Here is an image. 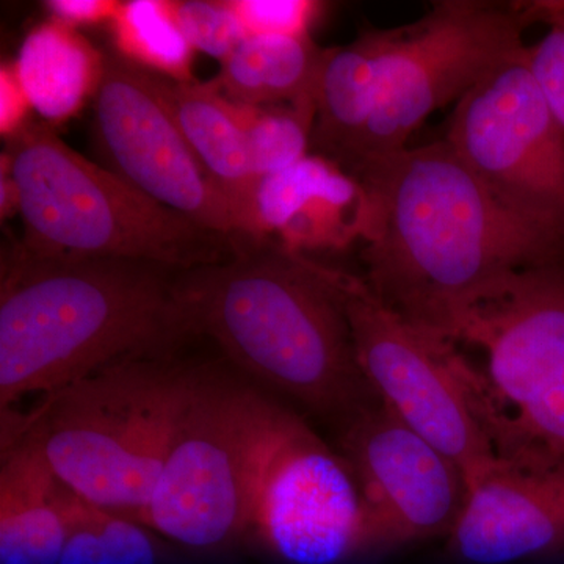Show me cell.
<instances>
[{
	"instance_id": "1",
	"label": "cell",
	"mask_w": 564,
	"mask_h": 564,
	"mask_svg": "<svg viewBox=\"0 0 564 564\" xmlns=\"http://www.w3.org/2000/svg\"><path fill=\"white\" fill-rule=\"evenodd\" d=\"M356 180L380 212L362 278L422 328L508 274L564 262V237L505 207L445 140L369 163Z\"/></svg>"
},
{
	"instance_id": "2",
	"label": "cell",
	"mask_w": 564,
	"mask_h": 564,
	"mask_svg": "<svg viewBox=\"0 0 564 564\" xmlns=\"http://www.w3.org/2000/svg\"><path fill=\"white\" fill-rule=\"evenodd\" d=\"M181 270L11 248L0 285V408L50 395L111 364L170 358L191 339Z\"/></svg>"
},
{
	"instance_id": "3",
	"label": "cell",
	"mask_w": 564,
	"mask_h": 564,
	"mask_svg": "<svg viewBox=\"0 0 564 564\" xmlns=\"http://www.w3.org/2000/svg\"><path fill=\"white\" fill-rule=\"evenodd\" d=\"M192 336H207L256 381L334 423L373 399L350 325L317 261L239 236L231 258L181 270Z\"/></svg>"
},
{
	"instance_id": "4",
	"label": "cell",
	"mask_w": 564,
	"mask_h": 564,
	"mask_svg": "<svg viewBox=\"0 0 564 564\" xmlns=\"http://www.w3.org/2000/svg\"><path fill=\"white\" fill-rule=\"evenodd\" d=\"M426 332L447 345L497 462L564 480V262L486 285Z\"/></svg>"
},
{
	"instance_id": "5",
	"label": "cell",
	"mask_w": 564,
	"mask_h": 564,
	"mask_svg": "<svg viewBox=\"0 0 564 564\" xmlns=\"http://www.w3.org/2000/svg\"><path fill=\"white\" fill-rule=\"evenodd\" d=\"M192 367L174 356L111 364L31 413H2V445H31L70 492L141 524Z\"/></svg>"
},
{
	"instance_id": "6",
	"label": "cell",
	"mask_w": 564,
	"mask_h": 564,
	"mask_svg": "<svg viewBox=\"0 0 564 564\" xmlns=\"http://www.w3.org/2000/svg\"><path fill=\"white\" fill-rule=\"evenodd\" d=\"M3 152L17 184L22 250L129 259L188 270L231 258L239 236L212 231L88 161L52 128L29 121Z\"/></svg>"
},
{
	"instance_id": "7",
	"label": "cell",
	"mask_w": 564,
	"mask_h": 564,
	"mask_svg": "<svg viewBox=\"0 0 564 564\" xmlns=\"http://www.w3.org/2000/svg\"><path fill=\"white\" fill-rule=\"evenodd\" d=\"M278 404L220 369L193 366L141 524L191 554L242 545Z\"/></svg>"
},
{
	"instance_id": "8",
	"label": "cell",
	"mask_w": 564,
	"mask_h": 564,
	"mask_svg": "<svg viewBox=\"0 0 564 564\" xmlns=\"http://www.w3.org/2000/svg\"><path fill=\"white\" fill-rule=\"evenodd\" d=\"M525 25L514 3L444 0L414 24L389 29L377 106L348 173L356 177L369 163L408 148L433 111L458 102L521 55Z\"/></svg>"
},
{
	"instance_id": "9",
	"label": "cell",
	"mask_w": 564,
	"mask_h": 564,
	"mask_svg": "<svg viewBox=\"0 0 564 564\" xmlns=\"http://www.w3.org/2000/svg\"><path fill=\"white\" fill-rule=\"evenodd\" d=\"M350 325L356 361L373 395L473 477L497 462L443 339L384 303L358 274L318 262Z\"/></svg>"
},
{
	"instance_id": "10",
	"label": "cell",
	"mask_w": 564,
	"mask_h": 564,
	"mask_svg": "<svg viewBox=\"0 0 564 564\" xmlns=\"http://www.w3.org/2000/svg\"><path fill=\"white\" fill-rule=\"evenodd\" d=\"M250 538L284 564H347L380 545L350 464L278 404Z\"/></svg>"
},
{
	"instance_id": "11",
	"label": "cell",
	"mask_w": 564,
	"mask_h": 564,
	"mask_svg": "<svg viewBox=\"0 0 564 564\" xmlns=\"http://www.w3.org/2000/svg\"><path fill=\"white\" fill-rule=\"evenodd\" d=\"M525 54L456 102L445 141L505 207L564 237V128Z\"/></svg>"
},
{
	"instance_id": "12",
	"label": "cell",
	"mask_w": 564,
	"mask_h": 564,
	"mask_svg": "<svg viewBox=\"0 0 564 564\" xmlns=\"http://www.w3.org/2000/svg\"><path fill=\"white\" fill-rule=\"evenodd\" d=\"M93 126L111 172L204 228L243 236L236 207L182 133L158 74L106 55Z\"/></svg>"
},
{
	"instance_id": "13",
	"label": "cell",
	"mask_w": 564,
	"mask_h": 564,
	"mask_svg": "<svg viewBox=\"0 0 564 564\" xmlns=\"http://www.w3.org/2000/svg\"><path fill=\"white\" fill-rule=\"evenodd\" d=\"M380 545L451 533L466 502L462 467L377 397L337 423Z\"/></svg>"
},
{
	"instance_id": "14",
	"label": "cell",
	"mask_w": 564,
	"mask_h": 564,
	"mask_svg": "<svg viewBox=\"0 0 564 564\" xmlns=\"http://www.w3.org/2000/svg\"><path fill=\"white\" fill-rule=\"evenodd\" d=\"M378 220L380 212L369 188L336 162L310 152L295 165L256 182L243 231L310 256L369 243L377 236Z\"/></svg>"
},
{
	"instance_id": "15",
	"label": "cell",
	"mask_w": 564,
	"mask_h": 564,
	"mask_svg": "<svg viewBox=\"0 0 564 564\" xmlns=\"http://www.w3.org/2000/svg\"><path fill=\"white\" fill-rule=\"evenodd\" d=\"M452 552L473 564H508L564 545V480L496 462L467 478Z\"/></svg>"
},
{
	"instance_id": "16",
	"label": "cell",
	"mask_w": 564,
	"mask_h": 564,
	"mask_svg": "<svg viewBox=\"0 0 564 564\" xmlns=\"http://www.w3.org/2000/svg\"><path fill=\"white\" fill-rule=\"evenodd\" d=\"M70 494L31 445H2L0 564L61 563Z\"/></svg>"
},
{
	"instance_id": "17",
	"label": "cell",
	"mask_w": 564,
	"mask_h": 564,
	"mask_svg": "<svg viewBox=\"0 0 564 564\" xmlns=\"http://www.w3.org/2000/svg\"><path fill=\"white\" fill-rule=\"evenodd\" d=\"M389 29H372L344 47H329L315 90L311 152L350 172L380 91Z\"/></svg>"
},
{
	"instance_id": "18",
	"label": "cell",
	"mask_w": 564,
	"mask_h": 564,
	"mask_svg": "<svg viewBox=\"0 0 564 564\" xmlns=\"http://www.w3.org/2000/svg\"><path fill=\"white\" fill-rule=\"evenodd\" d=\"M159 82L192 150L236 207L245 236V212L258 177L236 104L221 95L214 80L202 84L159 76Z\"/></svg>"
},
{
	"instance_id": "19",
	"label": "cell",
	"mask_w": 564,
	"mask_h": 564,
	"mask_svg": "<svg viewBox=\"0 0 564 564\" xmlns=\"http://www.w3.org/2000/svg\"><path fill=\"white\" fill-rule=\"evenodd\" d=\"M106 55L76 29L51 20L22 41L14 68L32 109L52 124L76 117L95 99Z\"/></svg>"
},
{
	"instance_id": "20",
	"label": "cell",
	"mask_w": 564,
	"mask_h": 564,
	"mask_svg": "<svg viewBox=\"0 0 564 564\" xmlns=\"http://www.w3.org/2000/svg\"><path fill=\"white\" fill-rule=\"evenodd\" d=\"M328 52L311 36H247L214 82L229 101L245 106L315 104Z\"/></svg>"
},
{
	"instance_id": "21",
	"label": "cell",
	"mask_w": 564,
	"mask_h": 564,
	"mask_svg": "<svg viewBox=\"0 0 564 564\" xmlns=\"http://www.w3.org/2000/svg\"><path fill=\"white\" fill-rule=\"evenodd\" d=\"M169 549L147 525L70 494L68 536L58 564H169Z\"/></svg>"
},
{
	"instance_id": "22",
	"label": "cell",
	"mask_w": 564,
	"mask_h": 564,
	"mask_svg": "<svg viewBox=\"0 0 564 564\" xmlns=\"http://www.w3.org/2000/svg\"><path fill=\"white\" fill-rule=\"evenodd\" d=\"M110 24L122 58L165 79L193 80V47L177 22L174 2H121Z\"/></svg>"
},
{
	"instance_id": "23",
	"label": "cell",
	"mask_w": 564,
	"mask_h": 564,
	"mask_svg": "<svg viewBox=\"0 0 564 564\" xmlns=\"http://www.w3.org/2000/svg\"><path fill=\"white\" fill-rule=\"evenodd\" d=\"M234 104L247 133L252 172L258 180L282 172L310 154L315 104L262 107Z\"/></svg>"
},
{
	"instance_id": "24",
	"label": "cell",
	"mask_w": 564,
	"mask_h": 564,
	"mask_svg": "<svg viewBox=\"0 0 564 564\" xmlns=\"http://www.w3.org/2000/svg\"><path fill=\"white\" fill-rule=\"evenodd\" d=\"M174 11L193 51L204 52L221 63L248 36L229 2H174Z\"/></svg>"
},
{
	"instance_id": "25",
	"label": "cell",
	"mask_w": 564,
	"mask_h": 564,
	"mask_svg": "<svg viewBox=\"0 0 564 564\" xmlns=\"http://www.w3.org/2000/svg\"><path fill=\"white\" fill-rule=\"evenodd\" d=\"M248 36H311L325 3L314 0H229Z\"/></svg>"
},
{
	"instance_id": "26",
	"label": "cell",
	"mask_w": 564,
	"mask_h": 564,
	"mask_svg": "<svg viewBox=\"0 0 564 564\" xmlns=\"http://www.w3.org/2000/svg\"><path fill=\"white\" fill-rule=\"evenodd\" d=\"M527 63L552 113L564 128V31L549 29L543 39L527 46Z\"/></svg>"
},
{
	"instance_id": "27",
	"label": "cell",
	"mask_w": 564,
	"mask_h": 564,
	"mask_svg": "<svg viewBox=\"0 0 564 564\" xmlns=\"http://www.w3.org/2000/svg\"><path fill=\"white\" fill-rule=\"evenodd\" d=\"M32 109L28 93L18 77L14 63L0 68V132L7 140L17 135L28 124V115ZM33 110V109H32Z\"/></svg>"
},
{
	"instance_id": "28",
	"label": "cell",
	"mask_w": 564,
	"mask_h": 564,
	"mask_svg": "<svg viewBox=\"0 0 564 564\" xmlns=\"http://www.w3.org/2000/svg\"><path fill=\"white\" fill-rule=\"evenodd\" d=\"M51 11L52 20L70 25L99 24L113 21L121 2L115 0H51L44 3Z\"/></svg>"
},
{
	"instance_id": "29",
	"label": "cell",
	"mask_w": 564,
	"mask_h": 564,
	"mask_svg": "<svg viewBox=\"0 0 564 564\" xmlns=\"http://www.w3.org/2000/svg\"><path fill=\"white\" fill-rule=\"evenodd\" d=\"M519 13L527 24L544 22L551 29L564 31V0H532V2H516Z\"/></svg>"
}]
</instances>
